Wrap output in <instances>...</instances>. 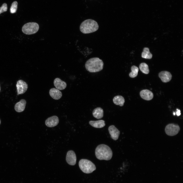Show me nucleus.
<instances>
[{
	"label": "nucleus",
	"instance_id": "nucleus-1",
	"mask_svg": "<svg viewBox=\"0 0 183 183\" xmlns=\"http://www.w3.org/2000/svg\"><path fill=\"white\" fill-rule=\"evenodd\" d=\"M96 157L98 159L109 160L112 156V152L110 148L104 144H101L96 148L95 151Z\"/></svg>",
	"mask_w": 183,
	"mask_h": 183
},
{
	"label": "nucleus",
	"instance_id": "nucleus-2",
	"mask_svg": "<svg viewBox=\"0 0 183 183\" xmlns=\"http://www.w3.org/2000/svg\"><path fill=\"white\" fill-rule=\"evenodd\" d=\"M103 66L102 60L97 57L89 59L86 62L85 65L86 70L90 72H97L101 70Z\"/></svg>",
	"mask_w": 183,
	"mask_h": 183
},
{
	"label": "nucleus",
	"instance_id": "nucleus-3",
	"mask_svg": "<svg viewBox=\"0 0 183 183\" xmlns=\"http://www.w3.org/2000/svg\"><path fill=\"white\" fill-rule=\"evenodd\" d=\"M99 28V25L95 20L88 19L81 24L80 29L81 32L84 34L92 33L96 31Z\"/></svg>",
	"mask_w": 183,
	"mask_h": 183
},
{
	"label": "nucleus",
	"instance_id": "nucleus-4",
	"mask_svg": "<svg viewBox=\"0 0 183 183\" xmlns=\"http://www.w3.org/2000/svg\"><path fill=\"white\" fill-rule=\"evenodd\" d=\"M79 166L84 173L89 174L96 170L95 165L90 161L84 159H81L79 162Z\"/></svg>",
	"mask_w": 183,
	"mask_h": 183
},
{
	"label": "nucleus",
	"instance_id": "nucleus-5",
	"mask_svg": "<svg viewBox=\"0 0 183 183\" xmlns=\"http://www.w3.org/2000/svg\"><path fill=\"white\" fill-rule=\"evenodd\" d=\"M38 24L36 22L27 23L23 26L22 30L23 33L26 35H31L36 33L39 29Z\"/></svg>",
	"mask_w": 183,
	"mask_h": 183
},
{
	"label": "nucleus",
	"instance_id": "nucleus-6",
	"mask_svg": "<svg viewBox=\"0 0 183 183\" xmlns=\"http://www.w3.org/2000/svg\"><path fill=\"white\" fill-rule=\"evenodd\" d=\"M180 130L179 126L177 124H170L165 127V131L166 134L170 136H173L176 135Z\"/></svg>",
	"mask_w": 183,
	"mask_h": 183
},
{
	"label": "nucleus",
	"instance_id": "nucleus-7",
	"mask_svg": "<svg viewBox=\"0 0 183 183\" xmlns=\"http://www.w3.org/2000/svg\"><path fill=\"white\" fill-rule=\"evenodd\" d=\"M16 86L17 95L24 94L28 88L27 84L22 80H19L17 82Z\"/></svg>",
	"mask_w": 183,
	"mask_h": 183
},
{
	"label": "nucleus",
	"instance_id": "nucleus-8",
	"mask_svg": "<svg viewBox=\"0 0 183 183\" xmlns=\"http://www.w3.org/2000/svg\"><path fill=\"white\" fill-rule=\"evenodd\" d=\"M66 160L67 163L70 165H73L75 164L77 158L75 154L73 151L70 150L67 152Z\"/></svg>",
	"mask_w": 183,
	"mask_h": 183
},
{
	"label": "nucleus",
	"instance_id": "nucleus-9",
	"mask_svg": "<svg viewBox=\"0 0 183 183\" xmlns=\"http://www.w3.org/2000/svg\"><path fill=\"white\" fill-rule=\"evenodd\" d=\"M59 119L56 116H53L48 118L45 120V123L47 127H52L56 126L59 123Z\"/></svg>",
	"mask_w": 183,
	"mask_h": 183
},
{
	"label": "nucleus",
	"instance_id": "nucleus-10",
	"mask_svg": "<svg viewBox=\"0 0 183 183\" xmlns=\"http://www.w3.org/2000/svg\"><path fill=\"white\" fill-rule=\"evenodd\" d=\"M108 131L113 139L116 140L118 139L120 132L114 125L110 126L108 128Z\"/></svg>",
	"mask_w": 183,
	"mask_h": 183
},
{
	"label": "nucleus",
	"instance_id": "nucleus-11",
	"mask_svg": "<svg viewBox=\"0 0 183 183\" xmlns=\"http://www.w3.org/2000/svg\"><path fill=\"white\" fill-rule=\"evenodd\" d=\"M159 76L162 81L164 83L170 81L172 78V75L170 73L167 71L160 72L159 74Z\"/></svg>",
	"mask_w": 183,
	"mask_h": 183
},
{
	"label": "nucleus",
	"instance_id": "nucleus-12",
	"mask_svg": "<svg viewBox=\"0 0 183 183\" xmlns=\"http://www.w3.org/2000/svg\"><path fill=\"white\" fill-rule=\"evenodd\" d=\"M140 95L142 99L146 100H151L154 97L152 93L148 89H144L141 90L140 92Z\"/></svg>",
	"mask_w": 183,
	"mask_h": 183
},
{
	"label": "nucleus",
	"instance_id": "nucleus-13",
	"mask_svg": "<svg viewBox=\"0 0 183 183\" xmlns=\"http://www.w3.org/2000/svg\"><path fill=\"white\" fill-rule=\"evenodd\" d=\"M54 84L55 87L58 90H63L66 88L67 86L66 83L58 78H56L54 79Z\"/></svg>",
	"mask_w": 183,
	"mask_h": 183
},
{
	"label": "nucleus",
	"instance_id": "nucleus-14",
	"mask_svg": "<svg viewBox=\"0 0 183 183\" xmlns=\"http://www.w3.org/2000/svg\"><path fill=\"white\" fill-rule=\"evenodd\" d=\"M49 94L55 100L60 99L62 96L61 92L59 90L55 88H52L50 89Z\"/></svg>",
	"mask_w": 183,
	"mask_h": 183
},
{
	"label": "nucleus",
	"instance_id": "nucleus-15",
	"mask_svg": "<svg viewBox=\"0 0 183 183\" xmlns=\"http://www.w3.org/2000/svg\"><path fill=\"white\" fill-rule=\"evenodd\" d=\"M26 103V101L25 100L21 99L15 104L14 106V109L15 111L18 112H21L24 111L25 109Z\"/></svg>",
	"mask_w": 183,
	"mask_h": 183
},
{
	"label": "nucleus",
	"instance_id": "nucleus-16",
	"mask_svg": "<svg viewBox=\"0 0 183 183\" xmlns=\"http://www.w3.org/2000/svg\"><path fill=\"white\" fill-rule=\"evenodd\" d=\"M89 123L92 127L96 128H101L105 125V121L103 120H100L97 121H90Z\"/></svg>",
	"mask_w": 183,
	"mask_h": 183
},
{
	"label": "nucleus",
	"instance_id": "nucleus-17",
	"mask_svg": "<svg viewBox=\"0 0 183 183\" xmlns=\"http://www.w3.org/2000/svg\"><path fill=\"white\" fill-rule=\"evenodd\" d=\"M92 114L95 118L98 119H100L103 117V111L101 108H97L94 110Z\"/></svg>",
	"mask_w": 183,
	"mask_h": 183
},
{
	"label": "nucleus",
	"instance_id": "nucleus-18",
	"mask_svg": "<svg viewBox=\"0 0 183 183\" xmlns=\"http://www.w3.org/2000/svg\"><path fill=\"white\" fill-rule=\"evenodd\" d=\"M113 101L115 104L121 106L124 105L125 100L123 97L120 95H118L114 97Z\"/></svg>",
	"mask_w": 183,
	"mask_h": 183
},
{
	"label": "nucleus",
	"instance_id": "nucleus-19",
	"mask_svg": "<svg viewBox=\"0 0 183 183\" xmlns=\"http://www.w3.org/2000/svg\"><path fill=\"white\" fill-rule=\"evenodd\" d=\"M152 57V54L150 52L149 49L144 48L142 54V57L146 59H151Z\"/></svg>",
	"mask_w": 183,
	"mask_h": 183
},
{
	"label": "nucleus",
	"instance_id": "nucleus-20",
	"mask_svg": "<svg viewBox=\"0 0 183 183\" xmlns=\"http://www.w3.org/2000/svg\"><path fill=\"white\" fill-rule=\"evenodd\" d=\"M139 68L140 70L144 74H148L149 72L148 66L145 63H141L140 65Z\"/></svg>",
	"mask_w": 183,
	"mask_h": 183
},
{
	"label": "nucleus",
	"instance_id": "nucleus-21",
	"mask_svg": "<svg viewBox=\"0 0 183 183\" xmlns=\"http://www.w3.org/2000/svg\"><path fill=\"white\" fill-rule=\"evenodd\" d=\"M131 71L129 74V77L131 78H134L136 77L138 75L139 71L138 68L135 66H133L131 67Z\"/></svg>",
	"mask_w": 183,
	"mask_h": 183
},
{
	"label": "nucleus",
	"instance_id": "nucleus-22",
	"mask_svg": "<svg viewBox=\"0 0 183 183\" xmlns=\"http://www.w3.org/2000/svg\"><path fill=\"white\" fill-rule=\"evenodd\" d=\"M18 3L16 1H14L12 3L10 9L11 13H13L16 12L18 8Z\"/></svg>",
	"mask_w": 183,
	"mask_h": 183
},
{
	"label": "nucleus",
	"instance_id": "nucleus-23",
	"mask_svg": "<svg viewBox=\"0 0 183 183\" xmlns=\"http://www.w3.org/2000/svg\"><path fill=\"white\" fill-rule=\"evenodd\" d=\"M7 6L6 3H3L0 7V14L4 12L7 11Z\"/></svg>",
	"mask_w": 183,
	"mask_h": 183
},
{
	"label": "nucleus",
	"instance_id": "nucleus-24",
	"mask_svg": "<svg viewBox=\"0 0 183 183\" xmlns=\"http://www.w3.org/2000/svg\"><path fill=\"white\" fill-rule=\"evenodd\" d=\"M177 111L176 112V114L178 116H180L181 114L180 111V110H178L177 109Z\"/></svg>",
	"mask_w": 183,
	"mask_h": 183
},
{
	"label": "nucleus",
	"instance_id": "nucleus-25",
	"mask_svg": "<svg viewBox=\"0 0 183 183\" xmlns=\"http://www.w3.org/2000/svg\"><path fill=\"white\" fill-rule=\"evenodd\" d=\"M173 115H175V112H174V113H173Z\"/></svg>",
	"mask_w": 183,
	"mask_h": 183
},
{
	"label": "nucleus",
	"instance_id": "nucleus-26",
	"mask_svg": "<svg viewBox=\"0 0 183 183\" xmlns=\"http://www.w3.org/2000/svg\"><path fill=\"white\" fill-rule=\"evenodd\" d=\"M0 90H1V88H0Z\"/></svg>",
	"mask_w": 183,
	"mask_h": 183
},
{
	"label": "nucleus",
	"instance_id": "nucleus-27",
	"mask_svg": "<svg viewBox=\"0 0 183 183\" xmlns=\"http://www.w3.org/2000/svg\"><path fill=\"white\" fill-rule=\"evenodd\" d=\"M0 123H1V120H0Z\"/></svg>",
	"mask_w": 183,
	"mask_h": 183
}]
</instances>
